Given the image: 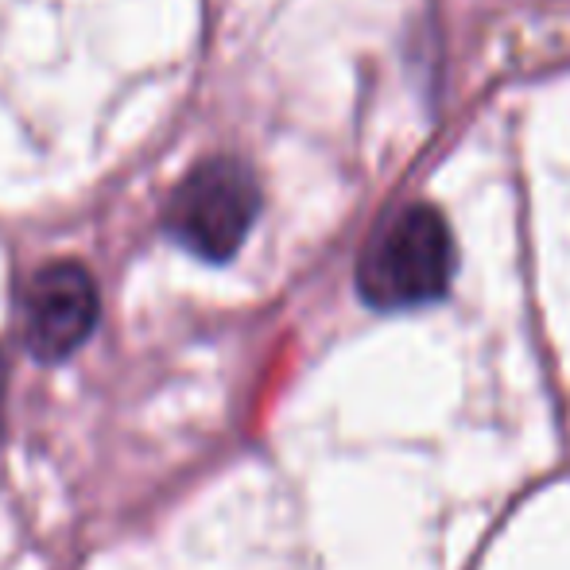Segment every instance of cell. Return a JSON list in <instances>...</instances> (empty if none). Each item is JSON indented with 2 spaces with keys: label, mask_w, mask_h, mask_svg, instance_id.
I'll list each match as a JSON object with an SVG mask.
<instances>
[{
  "label": "cell",
  "mask_w": 570,
  "mask_h": 570,
  "mask_svg": "<svg viewBox=\"0 0 570 570\" xmlns=\"http://www.w3.org/2000/svg\"><path fill=\"white\" fill-rule=\"evenodd\" d=\"M261 210V190L240 159L214 156L175 187L164 226L203 261H229Z\"/></svg>",
  "instance_id": "cell-1"
},
{
  "label": "cell",
  "mask_w": 570,
  "mask_h": 570,
  "mask_svg": "<svg viewBox=\"0 0 570 570\" xmlns=\"http://www.w3.org/2000/svg\"><path fill=\"white\" fill-rule=\"evenodd\" d=\"M451 272L443 222L423 206L400 210L361 256V292L376 307H404L435 295Z\"/></svg>",
  "instance_id": "cell-2"
},
{
  "label": "cell",
  "mask_w": 570,
  "mask_h": 570,
  "mask_svg": "<svg viewBox=\"0 0 570 570\" xmlns=\"http://www.w3.org/2000/svg\"><path fill=\"white\" fill-rule=\"evenodd\" d=\"M23 345L39 361H62L98 326V284L78 261H51L28 279L20 299Z\"/></svg>",
  "instance_id": "cell-3"
},
{
  "label": "cell",
  "mask_w": 570,
  "mask_h": 570,
  "mask_svg": "<svg viewBox=\"0 0 570 570\" xmlns=\"http://www.w3.org/2000/svg\"><path fill=\"white\" fill-rule=\"evenodd\" d=\"M535 222H540L548 292L570 334V98L559 117L543 120L532 151Z\"/></svg>",
  "instance_id": "cell-4"
},
{
  "label": "cell",
  "mask_w": 570,
  "mask_h": 570,
  "mask_svg": "<svg viewBox=\"0 0 570 570\" xmlns=\"http://www.w3.org/2000/svg\"><path fill=\"white\" fill-rule=\"evenodd\" d=\"M0 404H4V361H0Z\"/></svg>",
  "instance_id": "cell-5"
}]
</instances>
